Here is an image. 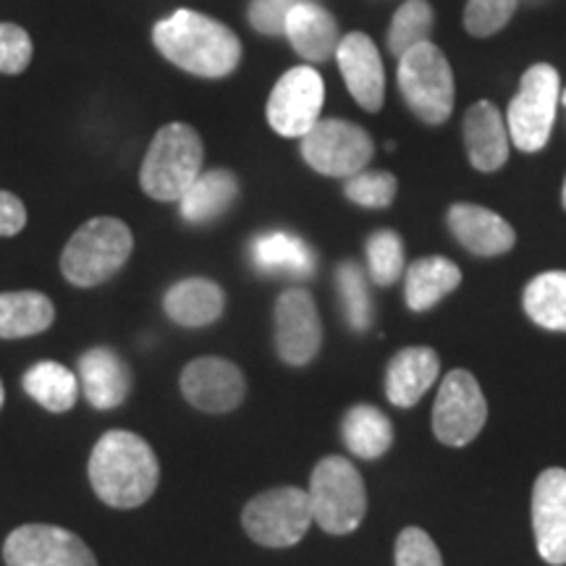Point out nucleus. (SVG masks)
Listing matches in <instances>:
<instances>
[{
    "instance_id": "4be33fe9",
    "label": "nucleus",
    "mask_w": 566,
    "mask_h": 566,
    "mask_svg": "<svg viewBox=\"0 0 566 566\" xmlns=\"http://www.w3.org/2000/svg\"><path fill=\"white\" fill-rule=\"evenodd\" d=\"M441 363L428 346H409L394 354L386 370V396L396 407H415L436 384Z\"/></svg>"
},
{
    "instance_id": "c85d7f7f",
    "label": "nucleus",
    "mask_w": 566,
    "mask_h": 566,
    "mask_svg": "<svg viewBox=\"0 0 566 566\" xmlns=\"http://www.w3.org/2000/svg\"><path fill=\"white\" fill-rule=\"evenodd\" d=\"M522 304L541 328L566 334V271L535 275L522 294Z\"/></svg>"
},
{
    "instance_id": "a19ab883",
    "label": "nucleus",
    "mask_w": 566,
    "mask_h": 566,
    "mask_svg": "<svg viewBox=\"0 0 566 566\" xmlns=\"http://www.w3.org/2000/svg\"><path fill=\"white\" fill-rule=\"evenodd\" d=\"M564 105H566V92H564Z\"/></svg>"
},
{
    "instance_id": "c9c22d12",
    "label": "nucleus",
    "mask_w": 566,
    "mask_h": 566,
    "mask_svg": "<svg viewBox=\"0 0 566 566\" xmlns=\"http://www.w3.org/2000/svg\"><path fill=\"white\" fill-rule=\"evenodd\" d=\"M396 566H443L441 551L424 530L407 527L396 537Z\"/></svg>"
},
{
    "instance_id": "f8f14e48",
    "label": "nucleus",
    "mask_w": 566,
    "mask_h": 566,
    "mask_svg": "<svg viewBox=\"0 0 566 566\" xmlns=\"http://www.w3.org/2000/svg\"><path fill=\"white\" fill-rule=\"evenodd\" d=\"M6 566H97L87 543L55 525H21L3 543Z\"/></svg>"
},
{
    "instance_id": "e433bc0d",
    "label": "nucleus",
    "mask_w": 566,
    "mask_h": 566,
    "mask_svg": "<svg viewBox=\"0 0 566 566\" xmlns=\"http://www.w3.org/2000/svg\"><path fill=\"white\" fill-rule=\"evenodd\" d=\"M296 3H304V0H252V27L260 34H268V38H281L283 30H286V17Z\"/></svg>"
},
{
    "instance_id": "2eb2a0df",
    "label": "nucleus",
    "mask_w": 566,
    "mask_h": 566,
    "mask_svg": "<svg viewBox=\"0 0 566 566\" xmlns=\"http://www.w3.org/2000/svg\"><path fill=\"white\" fill-rule=\"evenodd\" d=\"M533 533L537 554L551 566L566 564V470L551 467L533 488Z\"/></svg>"
},
{
    "instance_id": "39448f33",
    "label": "nucleus",
    "mask_w": 566,
    "mask_h": 566,
    "mask_svg": "<svg viewBox=\"0 0 566 566\" xmlns=\"http://www.w3.org/2000/svg\"><path fill=\"white\" fill-rule=\"evenodd\" d=\"M310 504L313 520L331 535L354 533L363 525L367 512V493L363 475L349 459L325 457L310 478Z\"/></svg>"
},
{
    "instance_id": "412c9836",
    "label": "nucleus",
    "mask_w": 566,
    "mask_h": 566,
    "mask_svg": "<svg viewBox=\"0 0 566 566\" xmlns=\"http://www.w3.org/2000/svg\"><path fill=\"white\" fill-rule=\"evenodd\" d=\"M464 145L478 171H499L509 158V129L493 103L480 101L464 116Z\"/></svg>"
},
{
    "instance_id": "6e6552de",
    "label": "nucleus",
    "mask_w": 566,
    "mask_h": 566,
    "mask_svg": "<svg viewBox=\"0 0 566 566\" xmlns=\"http://www.w3.org/2000/svg\"><path fill=\"white\" fill-rule=\"evenodd\" d=\"M558 74L548 63H535L525 71L520 84V95L509 105L506 129L509 137L522 153H537L546 147L554 129L558 105Z\"/></svg>"
},
{
    "instance_id": "0eeeda50",
    "label": "nucleus",
    "mask_w": 566,
    "mask_h": 566,
    "mask_svg": "<svg viewBox=\"0 0 566 566\" xmlns=\"http://www.w3.org/2000/svg\"><path fill=\"white\" fill-rule=\"evenodd\" d=\"M313 522L310 493L294 485L254 495L242 514L244 533L265 548L296 546Z\"/></svg>"
},
{
    "instance_id": "f3484780",
    "label": "nucleus",
    "mask_w": 566,
    "mask_h": 566,
    "mask_svg": "<svg viewBox=\"0 0 566 566\" xmlns=\"http://www.w3.org/2000/svg\"><path fill=\"white\" fill-rule=\"evenodd\" d=\"M449 229L457 237V242L480 258H495L514 247V229L504 218L495 216L493 210L480 208V205L459 202L449 210Z\"/></svg>"
},
{
    "instance_id": "a211bd4d",
    "label": "nucleus",
    "mask_w": 566,
    "mask_h": 566,
    "mask_svg": "<svg viewBox=\"0 0 566 566\" xmlns=\"http://www.w3.org/2000/svg\"><path fill=\"white\" fill-rule=\"evenodd\" d=\"M84 399L95 409H116L132 391L129 365L108 346H95L80 357Z\"/></svg>"
},
{
    "instance_id": "9b49d317",
    "label": "nucleus",
    "mask_w": 566,
    "mask_h": 566,
    "mask_svg": "<svg viewBox=\"0 0 566 566\" xmlns=\"http://www.w3.org/2000/svg\"><path fill=\"white\" fill-rule=\"evenodd\" d=\"M323 101V76L313 66H296L275 82L268 97V124L281 137H304L321 122Z\"/></svg>"
},
{
    "instance_id": "b1692460",
    "label": "nucleus",
    "mask_w": 566,
    "mask_h": 566,
    "mask_svg": "<svg viewBox=\"0 0 566 566\" xmlns=\"http://www.w3.org/2000/svg\"><path fill=\"white\" fill-rule=\"evenodd\" d=\"M239 195L237 176L226 168H212V171H202L187 195L179 200L181 218L192 226H205L218 221L226 210L231 208Z\"/></svg>"
},
{
    "instance_id": "a878e982",
    "label": "nucleus",
    "mask_w": 566,
    "mask_h": 566,
    "mask_svg": "<svg viewBox=\"0 0 566 566\" xmlns=\"http://www.w3.org/2000/svg\"><path fill=\"white\" fill-rule=\"evenodd\" d=\"M55 321V307L42 292L0 294V338H27L48 331Z\"/></svg>"
},
{
    "instance_id": "7ed1b4c3",
    "label": "nucleus",
    "mask_w": 566,
    "mask_h": 566,
    "mask_svg": "<svg viewBox=\"0 0 566 566\" xmlns=\"http://www.w3.org/2000/svg\"><path fill=\"white\" fill-rule=\"evenodd\" d=\"M205 171V147L189 124H166L155 134L139 168L142 192L158 202H179Z\"/></svg>"
},
{
    "instance_id": "58836bf2",
    "label": "nucleus",
    "mask_w": 566,
    "mask_h": 566,
    "mask_svg": "<svg viewBox=\"0 0 566 566\" xmlns=\"http://www.w3.org/2000/svg\"><path fill=\"white\" fill-rule=\"evenodd\" d=\"M3 399H6V391H3V380H0V407H3Z\"/></svg>"
},
{
    "instance_id": "aec40b11",
    "label": "nucleus",
    "mask_w": 566,
    "mask_h": 566,
    "mask_svg": "<svg viewBox=\"0 0 566 566\" xmlns=\"http://www.w3.org/2000/svg\"><path fill=\"white\" fill-rule=\"evenodd\" d=\"M283 34L304 61L313 63H325L331 55H336L338 42H342L334 13L325 11L315 0H304V3L294 6L286 17Z\"/></svg>"
},
{
    "instance_id": "20e7f679",
    "label": "nucleus",
    "mask_w": 566,
    "mask_h": 566,
    "mask_svg": "<svg viewBox=\"0 0 566 566\" xmlns=\"http://www.w3.org/2000/svg\"><path fill=\"white\" fill-rule=\"evenodd\" d=\"M134 237L118 218H92L69 239L61 254V273L80 289L101 286L129 260Z\"/></svg>"
},
{
    "instance_id": "cd10ccee",
    "label": "nucleus",
    "mask_w": 566,
    "mask_h": 566,
    "mask_svg": "<svg viewBox=\"0 0 566 566\" xmlns=\"http://www.w3.org/2000/svg\"><path fill=\"white\" fill-rule=\"evenodd\" d=\"M24 391L48 412H69L80 399V378L61 363H38L21 378Z\"/></svg>"
},
{
    "instance_id": "4c0bfd02",
    "label": "nucleus",
    "mask_w": 566,
    "mask_h": 566,
    "mask_svg": "<svg viewBox=\"0 0 566 566\" xmlns=\"http://www.w3.org/2000/svg\"><path fill=\"white\" fill-rule=\"evenodd\" d=\"M27 226V208L17 195L0 189V237H17Z\"/></svg>"
},
{
    "instance_id": "9d476101",
    "label": "nucleus",
    "mask_w": 566,
    "mask_h": 566,
    "mask_svg": "<svg viewBox=\"0 0 566 566\" xmlns=\"http://www.w3.org/2000/svg\"><path fill=\"white\" fill-rule=\"evenodd\" d=\"M488 405L480 391L475 375L467 370H451L441 380L433 405V433L441 443L462 446L472 443L485 428Z\"/></svg>"
},
{
    "instance_id": "1a4fd4ad",
    "label": "nucleus",
    "mask_w": 566,
    "mask_h": 566,
    "mask_svg": "<svg viewBox=\"0 0 566 566\" xmlns=\"http://www.w3.org/2000/svg\"><path fill=\"white\" fill-rule=\"evenodd\" d=\"M302 158L313 171L334 179L365 171L373 158V139L357 124L342 118H325L302 137Z\"/></svg>"
},
{
    "instance_id": "c756f323",
    "label": "nucleus",
    "mask_w": 566,
    "mask_h": 566,
    "mask_svg": "<svg viewBox=\"0 0 566 566\" xmlns=\"http://www.w3.org/2000/svg\"><path fill=\"white\" fill-rule=\"evenodd\" d=\"M430 30H433V9L428 0H407L394 13L391 30H388V51L401 59L409 48L428 42Z\"/></svg>"
},
{
    "instance_id": "7c9ffc66",
    "label": "nucleus",
    "mask_w": 566,
    "mask_h": 566,
    "mask_svg": "<svg viewBox=\"0 0 566 566\" xmlns=\"http://www.w3.org/2000/svg\"><path fill=\"white\" fill-rule=\"evenodd\" d=\"M336 286H338V294H342L346 323H349L354 331L363 334V331L370 328L373 323V302H370V294H367V281H365L363 268L346 260V263L338 265L336 271Z\"/></svg>"
},
{
    "instance_id": "f704fd0d",
    "label": "nucleus",
    "mask_w": 566,
    "mask_h": 566,
    "mask_svg": "<svg viewBox=\"0 0 566 566\" xmlns=\"http://www.w3.org/2000/svg\"><path fill=\"white\" fill-rule=\"evenodd\" d=\"M32 40L24 27L0 21V74L17 76L32 63Z\"/></svg>"
},
{
    "instance_id": "dca6fc26",
    "label": "nucleus",
    "mask_w": 566,
    "mask_h": 566,
    "mask_svg": "<svg viewBox=\"0 0 566 566\" xmlns=\"http://www.w3.org/2000/svg\"><path fill=\"white\" fill-rule=\"evenodd\" d=\"M346 87L365 111L378 113L386 101V74L375 42L363 32H352L342 38L336 51Z\"/></svg>"
},
{
    "instance_id": "4468645a",
    "label": "nucleus",
    "mask_w": 566,
    "mask_h": 566,
    "mask_svg": "<svg viewBox=\"0 0 566 566\" xmlns=\"http://www.w3.org/2000/svg\"><path fill=\"white\" fill-rule=\"evenodd\" d=\"M181 394L200 412L223 415L242 405L247 380L244 373L229 359L200 357L184 367Z\"/></svg>"
},
{
    "instance_id": "2f4dec72",
    "label": "nucleus",
    "mask_w": 566,
    "mask_h": 566,
    "mask_svg": "<svg viewBox=\"0 0 566 566\" xmlns=\"http://www.w3.org/2000/svg\"><path fill=\"white\" fill-rule=\"evenodd\" d=\"M367 268L378 286H391L399 281V275L405 273V244L399 233L380 229L367 239Z\"/></svg>"
},
{
    "instance_id": "6ab92c4d",
    "label": "nucleus",
    "mask_w": 566,
    "mask_h": 566,
    "mask_svg": "<svg viewBox=\"0 0 566 566\" xmlns=\"http://www.w3.org/2000/svg\"><path fill=\"white\" fill-rule=\"evenodd\" d=\"M250 260L254 271L283 279H310L315 275V250L296 233L263 231L252 239Z\"/></svg>"
},
{
    "instance_id": "5701e85b",
    "label": "nucleus",
    "mask_w": 566,
    "mask_h": 566,
    "mask_svg": "<svg viewBox=\"0 0 566 566\" xmlns=\"http://www.w3.org/2000/svg\"><path fill=\"white\" fill-rule=\"evenodd\" d=\"M163 310L176 325L184 328H205L216 323L226 310V294L210 279H184L174 283L163 296Z\"/></svg>"
},
{
    "instance_id": "ddd939ff",
    "label": "nucleus",
    "mask_w": 566,
    "mask_h": 566,
    "mask_svg": "<svg viewBox=\"0 0 566 566\" xmlns=\"http://www.w3.org/2000/svg\"><path fill=\"white\" fill-rule=\"evenodd\" d=\"M323 344L315 300L304 289H289L275 302V352L286 365L313 363Z\"/></svg>"
},
{
    "instance_id": "bb28decb",
    "label": "nucleus",
    "mask_w": 566,
    "mask_h": 566,
    "mask_svg": "<svg viewBox=\"0 0 566 566\" xmlns=\"http://www.w3.org/2000/svg\"><path fill=\"white\" fill-rule=\"evenodd\" d=\"M342 436L346 449L357 459H380L394 443V424L388 417L370 405H357L344 415Z\"/></svg>"
},
{
    "instance_id": "f03ea898",
    "label": "nucleus",
    "mask_w": 566,
    "mask_h": 566,
    "mask_svg": "<svg viewBox=\"0 0 566 566\" xmlns=\"http://www.w3.org/2000/svg\"><path fill=\"white\" fill-rule=\"evenodd\" d=\"M160 480L153 446L129 430H108L90 454V483L113 509H137L150 501Z\"/></svg>"
},
{
    "instance_id": "473e14b6",
    "label": "nucleus",
    "mask_w": 566,
    "mask_h": 566,
    "mask_svg": "<svg viewBox=\"0 0 566 566\" xmlns=\"http://www.w3.org/2000/svg\"><path fill=\"white\" fill-rule=\"evenodd\" d=\"M396 179L386 171H359L349 176L344 192L354 205L370 210H384L394 202L396 197Z\"/></svg>"
},
{
    "instance_id": "f257e3e1",
    "label": "nucleus",
    "mask_w": 566,
    "mask_h": 566,
    "mask_svg": "<svg viewBox=\"0 0 566 566\" xmlns=\"http://www.w3.org/2000/svg\"><path fill=\"white\" fill-rule=\"evenodd\" d=\"M153 42L163 59L202 80H223L242 61V42L229 27L189 9L160 19Z\"/></svg>"
},
{
    "instance_id": "393cba45",
    "label": "nucleus",
    "mask_w": 566,
    "mask_h": 566,
    "mask_svg": "<svg viewBox=\"0 0 566 566\" xmlns=\"http://www.w3.org/2000/svg\"><path fill=\"white\" fill-rule=\"evenodd\" d=\"M462 283V271L446 258H422L407 268L405 296L412 313H424L436 307L446 294Z\"/></svg>"
},
{
    "instance_id": "423d86ee",
    "label": "nucleus",
    "mask_w": 566,
    "mask_h": 566,
    "mask_svg": "<svg viewBox=\"0 0 566 566\" xmlns=\"http://www.w3.org/2000/svg\"><path fill=\"white\" fill-rule=\"evenodd\" d=\"M399 90L424 124H443L454 111V74L433 42H420L401 55Z\"/></svg>"
},
{
    "instance_id": "ea45409f",
    "label": "nucleus",
    "mask_w": 566,
    "mask_h": 566,
    "mask_svg": "<svg viewBox=\"0 0 566 566\" xmlns=\"http://www.w3.org/2000/svg\"><path fill=\"white\" fill-rule=\"evenodd\" d=\"M562 200H564V208H566V181H564V195H562Z\"/></svg>"
},
{
    "instance_id": "72a5a7b5",
    "label": "nucleus",
    "mask_w": 566,
    "mask_h": 566,
    "mask_svg": "<svg viewBox=\"0 0 566 566\" xmlns=\"http://www.w3.org/2000/svg\"><path fill=\"white\" fill-rule=\"evenodd\" d=\"M520 0H470L464 11V27L472 38H491L512 21Z\"/></svg>"
}]
</instances>
